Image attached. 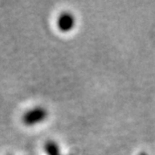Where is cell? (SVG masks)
<instances>
[{"mask_svg":"<svg viewBox=\"0 0 155 155\" xmlns=\"http://www.w3.org/2000/svg\"><path fill=\"white\" fill-rule=\"evenodd\" d=\"M48 116V112L45 108L36 107L28 110L22 116V122L26 126H33L35 124L41 123Z\"/></svg>","mask_w":155,"mask_h":155,"instance_id":"obj_1","label":"cell"},{"mask_svg":"<svg viewBox=\"0 0 155 155\" xmlns=\"http://www.w3.org/2000/svg\"><path fill=\"white\" fill-rule=\"evenodd\" d=\"M75 23L76 19L74 15L68 11L61 13L58 18V27L63 32H68L72 30L75 27Z\"/></svg>","mask_w":155,"mask_h":155,"instance_id":"obj_2","label":"cell"},{"mask_svg":"<svg viewBox=\"0 0 155 155\" xmlns=\"http://www.w3.org/2000/svg\"><path fill=\"white\" fill-rule=\"evenodd\" d=\"M45 153L48 155H61L60 148H58V144L55 143L54 141L49 140L48 142H45Z\"/></svg>","mask_w":155,"mask_h":155,"instance_id":"obj_3","label":"cell"},{"mask_svg":"<svg viewBox=\"0 0 155 155\" xmlns=\"http://www.w3.org/2000/svg\"><path fill=\"white\" fill-rule=\"evenodd\" d=\"M139 155H147V153H145V152H141Z\"/></svg>","mask_w":155,"mask_h":155,"instance_id":"obj_4","label":"cell"}]
</instances>
